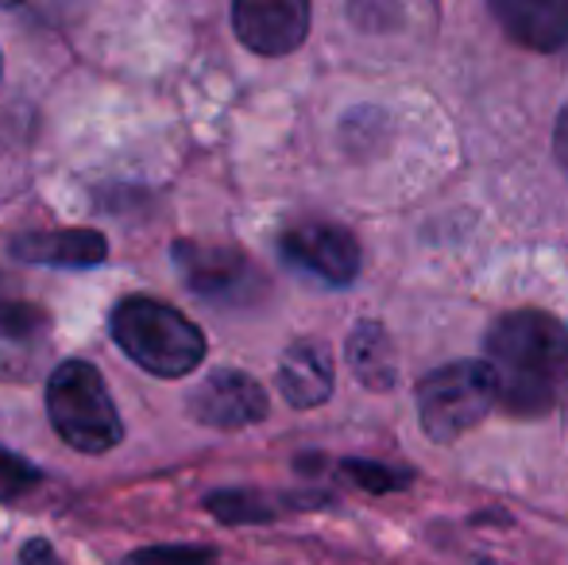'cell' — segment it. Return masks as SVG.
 Here are the masks:
<instances>
[{"mask_svg": "<svg viewBox=\"0 0 568 565\" xmlns=\"http://www.w3.org/2000/svg\"><path fill=\"white\" fill-rule=\"evenodd\" d=\"M499 403L515 418H541L561 403L568 384V325L546 310H515L484 337Z\"/></svg>", "mask_w": 568, "mask_h": 565, "instance_id": "cell-1", "label": "cell"}, {"mask_svg": "<svg viewBox=\"0 0 568 565\" xmlns=\"http://www.w3.org/2000/svg\"><path fill=\"white\" fill-rule=\"evenodd\" d=\"M109 333L143 372L182 380L205 361V333L155 299H124L109 317Z\"/></svg>", "mask_w": 568, "mask_h": 565, "instance_id": "cell-2", "label": "cell"}, {"mask_svg": "<svg viewBox=\"0 0 568 565\" xmlns=\"http://www.w3.org/2000/svg\"><path fill=\"white\" fill-rule=\"evenodd\" d=\"M47 415L70 450L109 453L124 437V423L105 387V376L90 361H67L47 380Z\"/></svg>", "mask_w": 568, "mask_h": 565, "instance_id": "cell-3", "label": "cell"}, {"mask_svg": "<svg viewBox=\"0 0 568 565\" xmlns=\"http://www.w3.org/2000/svg\"><path fill=\"white\" fill-rule=\"evenodd\" d=\"M495 403H499V387H495V372L487 361H453L422 376L418 384L422 430L437 445H449L471 426H479Z\"/></svg>", "mask_w": 568, "mask_h": 565, "instance_id": "cell-4", "label": "cell"}, {"mask_svg": "<svg viewBox=\"0 0 568 565\" xmlns=\"http://www.w3.org/2000/svg\"><path fill=\"white\" fill-rule=\"evenodd\" d=\"M171 256L190 291L205 302H217V306H252L267 291V280L260 275V268L240 249L179 241L171 249Z\"/></svg>", "mask_w": 568, "mask_h": 565, "instance_id": "cell-5", "label": "cell"}, {"mask_svg": "<svg viewBox=\"0 0 568 565\" xmlns=\"http://www.w3.org/2000/svg\"><path fill=\"white\" fill-rule=\"evenodd\" d=\"M278 252L291 268L329 286H348L359 275V241L341 225H294L278 236Z\"/></svg>", "mask_w": 568, "mask_h": 565, "instance_id": "cell-6", "label": "cell"}, {"mask_svg": "<svg viewBox=\"0 0 568 565\" xmlns=\"http://www.w3.org/2000/svg\"><path fill=\"white\" fill-rule=\"evenodd\" d=\"M232 28L255 54H291L310 36V0H232Z\"/></svg>", "mask_w": 568, "mask_h": 565, "instance_id": "cell-7", "label": "cell"}, {"mask_svg": "<svg viewBox=\"0 0 568 565\" xmlns=\"http://www.w3.org/2000/svg\"><path fill=\"white\" fill-rule=\"evenodd\" d=\"M190 415L213 430H244L267 418V392L247 372H210L190 395Z\"/></svg>", "mask_w": 568, "mask_h": 565, "instance_id": "cell-8", "label": "cell"}, {"mask_svg": "<svg viewBox=\"0 0 568 565\" xmlns=\"http://www.w3.org/2000/svg\"><path fill=\"white\" fill-rule=\"evenodd\" d=\"M499 28L530 51H561L568 43V0H491Z\"/></svg>", "mask_w": 568, "mask_h": 565, "instance_id": "cell-9", "label": "cell"}, {"mask_svg": "<svg viewBox=\"0 0 568 565\" xmlns=\"http://www.w3.org/2000/svg\"><path fill=\"white\" fill-rule=\"evenodd\" d=\"M12 256L23 260V264H47V268H101L109 260V241L98 229L23 233L12 241Z\"/></svg>", "mask_w": 568, "mask_h": 565, "instance_id": "cell-10", "label": "cell"}, {"mask_svg": "<svg viewBox=\"0 0 568 565\" xmlns=\"http://www.w3.org/2000/svg\"><path fill=\"white\" fill-rule=\"evenodd\" d=\"M278 392L291 407H322L333 395V356L322 341H294L278 361Z\"/></svg>", "mask_w": 568, "mask_h": 565, "instance_id": "cell-11", "label": "cell"}, {"mask_svg": "<svg viewBox=\"0 0 568 565\" xmlns=\"http://www.w3.org/2000/svg\"><path fill=\"white\" fill-rule=\"evenodd\" d=\"M348 364L356 372V380L367 392H390L398 384V356L395 341L383 330L379 322L364 317V322L352 325L348 333Z\"/></svg>", "mask_w": 568, "mask_h": 565, "instance_id": "cell-12", "label": "cell"}, {"mask_svg": "<svg viewBox=\"0 0 568 565\" xmlns=\"http://www.w3.org/2000/svg\"><path fill=\"white\" fill-rule=\"evenodd\" d=\"M47 330V310L36 302L20 299L16 283L0 275V337L8 341H31Z\"/></svg>", "mask_w": 568, "mask_h": 565, "instance_id": "cell-13", "label": "cell"}, {"mask_svg": "<svg viewBox=\"0 0 568 565\" xmlns=\"http://www.w3.org/2000/svg\"><path fill=\"white\" fill-rule=\"evenodd\" d=\"M205 507H210V515H217L221 523H267L275 519V507H271V500L255 496V492H213V496H205Z\"/></svg>", "mask_w": 568, "mask_h": 565, "instance_id": "cell-14", "label": "cell"}, {"mask_svg": "<svg viewBox=\"0 0 568 565\" xmlns=\"http://www.w3.org/2000/svg\"><path fill=\"white\" fill-rule=\"evenodd\" d=\"M39 481H43V473L31 461H23L20 453L0 445V504H12V500L28 496Z\"/></svg>", "mask_w": 568, "mask_h": 565, "instance_id": "cell-15", "label": "cell"}, {"mask_svg": "<svg viewBox=\"0 0 568 565\" xmlns=\"http://www.w3.org/2000/svg\"><path fill=\"white\" fill-rule=\"evenodd\" d=\"M344 473L352 476V484H359L364 492H398V488H410L414 476L410 473H398V468H387V465H375V461H344Z\"/></svg>", "mask_w": 568, "mask_h": 565, "instance_id": "cell-16", "label": "cell"}, {"mask_svg": "<svg viewBox=\"0 0 568 565\" xmlns=\"http://www.w3.org/2000/svg\"><path fill=\"white\" fill-rule=\"evenodd\" d=\"M124 565H213V554L202 546H148V551H135Z\"/></svg>", "mask_w": 568, "mask_h": 565, "instance_id": "cell-17", "label": "cell"}, {"mask_svg": "<svg viewBox=\"0 0 568 565\" xmlns=\"http://www.w3.org/2000/svg\"><path fill=\"white\" fill-rule=\"evenodd\" d=\"M20 565H67L54 554V546L47 538H28L20 551Z\"/></svg>", "mask_w": 568, "mask_h": 565, "instance_id": "cell-18", "label": "cell"}, {"mask_svg": "<svg viewBox=\"0 0 568 565\" xmlns=\"http://www.w3.org/2000/svg\"><path fill=\"white\" fill-rule=\"evenodd\" d=\"M554 151H557V163H561V167H565V174H568V105H565L561 121H557V137H554Z\"/></svg>", "mask_w": 568, "mask_h": 565, "instance_id": "cell-19", "label": "cell"}, {"mask_svg": "<svg viewBox=\"0 0 568 565\" xmlns=\"http://www.w3.org/2000/svg\"><path fill=\"white\" fill-rule=\"evenodd\" d=\"M12 4H20V0H0V8H12Z\"/></svg>", "mask_w": 568, "mask_h": 565, "instance_id": "cell-20", "label": "cell"}, {"mask_svg": "<svg viewBox=\"0 0 568 565\" xmlns=\"http://www.w3.org/2000/svg\"><path fill=\"white\" fill-rule=\"evenodd\" d=\"M479 565H491V562H479Z\"/></svg>", "mask_w": 568, "mask_h": 565, "instance_id": "cell-21", "label": "cell"}]
</instances>
